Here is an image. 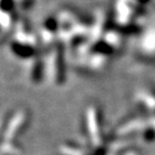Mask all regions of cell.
Segmentation results:
<instances>
[{"label":"cell","instance_id":"1","mask_svg":"<svg viewBox=\"0 0 155 155\" xmlns=\"http://www.w3.org/2000/svg\"><path fill=\"white\" fill-rule=\"evenodd\" d=\"M16 0H0V31L9 37L21 19L17 16Z\"/></svg>","mask_w":155,"mask_h":155},{"label":"cell","instance_id":"2","mask_svg":"<svg viewBox=\"0 0 155 155\" xmlns=\"http://www.w3.org/2000/svg\"><path fill=\"white\" fill-rule=\"evenodd\" d=\"M35 2H36V0H16L17 5L21 8H24V9L30 8Z\"/></svg>","mask_w":155,"mask_h":155}]
</instances>
